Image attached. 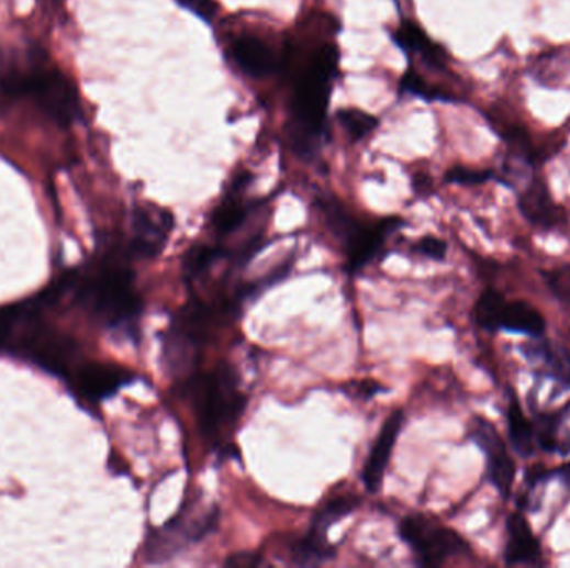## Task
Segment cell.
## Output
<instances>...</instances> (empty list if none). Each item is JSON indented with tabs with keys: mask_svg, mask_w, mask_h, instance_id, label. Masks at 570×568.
I'll use <instances>...</instances> for the list:
<instances>
[{
	"mask_svg": "<svg viewBox=\"0 0 570 568\" xmlns=\"http://www.w3.org/2000/svg\"><path fill=\"white\" fill-rule=\"evenodd\" d=\"M92 269L66 280L87 314L111 331L137 338L142 299L135 290V276L127 266L125 247H112Z\"/></svg>",
	"mask_w": 570,
	"mask_h": 568,
	"instance_id": "obj_1",
	"label": "cell"
},
{
	"mask_svg": "<svg viewBox=\"0 0 570 568\" xmlns=\"http://www.w3.org/2000/svg\"><path fill=\"white\" fill-rule=\"evenodd\" d=\"M182 386L208 438H219L246 412V393L241 390L239 377L227 361H221L211 372L190 376Z\"/></svg>",
	"mask_w": 570,
	"mask_h": 568,
	"instance_id": "obj_2",
	"label": "cell"
},
{
	"mask_svg": "<svg viewBox=\"0 0 570 568\" xmlns=\"http://www.w3.org/2000/svg\"><path fill=\"white\" fill-rule=\"evenodd\" d=\"M339 54L334 45H322L311 66L299 79L294 93V138L295 147L311 148L312 142L324 129L325 111L331 96L332 80L337 74Z\"/></svg>",
	"mask_w": 570,
	"mask_h": 568,
	"instance_id": "obj_3",
	"label": "cell"
},
{
	"mask_svg": "<svg viewBox=\"0 0 570 568\" xmlns=\"http://www.w3.org/2000/svg\"><path fill=\"white\" fill-rule=\"evenodd\" d=\"M221 318H228L222 303L209 305L201 299L190 300L177 312L164 335V358L180 383L194 376L202 345Z\"/></svg>",
	"mask_w": 570,
	"mask_h": 568,
	"instance_id": "obj_4",
	"label": "cell"
},
{
	"mask_svg": "<svg viewBox=\"0 0 570 568\" xmlns=\"http://www.w3.org/2000/svg\"><path fill=\"white\" fill-rule=\"evenodd\" d=\"M221 510L217 505L201 506V500L186 502L182 509L147 538L146 558L153 564L172 560L187 548L201 544L217 531Z\"/></svg>",
	"mask_w": 570,
	"mask_h": 568,
	"instance_id": "obj_5",
	"label": "cell"
},
{
	"mask_svg": "<svg viewBox=\"0 0 570 568\" xmlns=\"http://www.w3.org/2000/svg\"><path fill=\"white\" fill-rule=\"evenodd\" d=\"M322 211L328 229L343 242L347 254V269L350 274L364 269L384 248L389 234L402 225L399 219H385L376 225L360 224L356 219L350 218L336 200L332 202L324 200Z\"/></svg>",
	"mask_w": 570,
	"mask_h": 568,
	"instance_id": "obj_6",
	"label": "cell"
},
{
	"mask_svg": "<svg viewBox=\"0 0 570 568\" xmlns=\"http://www.w3.org/2000/svg\"><path fill=\"white\" fill-rule=\"evenodd\" d=\"M399 532L402 541L414 552L418 564L424 567H439L452 558L470 555L466 538L427 516H407L402 521Z\"/></svg>",
	"mask_w": 570,
	"mask_h": 568,
	"instance_id": "obj_7",
	"label": "cell"
},
{
	"mask_svg": "<svg viewBox=\"0 0 570 568\" xmlns=\"http://www.w3.org/2000/svg\"><path fill=\"white\" fill-rule=\"evenodd\" d=\"M174 229V215L160 207H137L132 215L131 257L154 258L163 252Z\"/></svg>",
	"mask_w": 570,
	"mask_h": 568,
	"instance_id": "obj_8",
	"label": "cell"
},
{
	"mask_svg": "<svg viewBox=\"0 0 570 568\" xmlns=\"http://www.w3.org/2000/svg\"><path fill=\"white\" fill-rule=\"evenodd\" d=\"M470 438L484 452L489 480L494 483L502 499H508L515 479V464L508 455L504 438L498 428L484 419H473Z\"/></svg>",
	"mask_w": 570,
	"mask_h": 568,
	"instance_id": "obj_9",
	"label": "cell"
},
{
	"mask_svg": "<svg viewBox=\"0 0 570 568\" xmlns=\"http://www.w3.org/2000/svg\"><path fill=\"white\" fill-rule=\"evenodd\" d=\"M134 380V374L128 370L122 369V367L105 366L98 361L77 367L76 372L72 374L77 393L92 402L114 396L119 389Z\"/></svg>",
	"mask_w": 570,
	"mask_h": 568,
	"instance_id": "obj_10",
	"label": "cell"
},
{
	"mask_svg": "<svg viewBox=\"0 0 570 568\" xmlns=\"http://www.w3.org/2000/svg\"><path fill=\"white\" fill-rule=\"evenodd\" d=\"M402 425H404V412L395 410L389 415L384 427L377 435L376 444L367 457L366 465L362 469V482L370 493H376L382 486L384 480L385 469H388L389 458H391L392 450H394L395 442H398L399 434H401Z\"/></svg>",
	"mask_w": 570,
	"mask_h": 568,
	"instance_id": "obj_11",
	"label": "cell"
},
{
	"mask_svg": "<svg viewBox=\"0 0 570 568\" xmlns=\"http://www.w3.org/2000/svg\"><path fill=\"white\" fill-rule=\"evenodd\" d=\"M518 209L530 224L546 231L556 229L560 222H563L562 209L554 203L546 182L539 177L530 180L529 186L522 190L518 196Z\"/></svg>",
	"mask_w": 570,
	"mask_h": 568,
	"instance_id": "obj_12",
	"label": "cell"
},
{
	"mask_svg": "<svg viewBox=\"0 0 570 568\" xmlns=\"http://www.w3.org/2000/svg\"><path fill=\"white\" fill-rule=\"evenodd\" d=\"M543 550L529 522L521 512L507 519V544L504 560L507 565H539Z\"/></svg>",
	"mask_w": 570,
	"mask_h": 568,
	"instance_id": "obj_13",
	"label": "cell"
},
{
	"mask_svg": "<svg viewBox=\"0 0 570 568\" xmlns=\"http://www.w3.org/2000/svg\"><path fill=\"white\" fill-rule=\"evenodd\" d=\"M235 64L250 77H266L276 73L280 59L276 52L256 35H241L232 45Z\"/></svg>",
	"mask_w": 570,
	"mask_h": 568,
	"instance_id": "obj_14",
	"label": "cell"
},
{
	"mask_svg": "<svg viewBox=\"0 0 570 568\" xmlns=\"http://www.w3.org/2000/svg\"><path fill=\"white\" fill-rule=\"evenodd\" d=\"M521 352L530 361L540 364L547 377L570 387V354L562 345L544 341L543 337H534L533 342L521 345Z\"/></svg>",
	"mask_w": 570,
	"mask_h": 568,
	"instance_id": "obj_15",
	"label": "cell"
},
{
	"mask_svg": "<svg viewBox=\"0 0 570 568\" xmlns=\"http://www.w3.org/2000/svg\"><path fill=\"white\" fill-rule=\"evenodd\" d=\"M499 331L512 332V334L529 335V337H544L546 334V321L536 307L524 300H505L499 319Z\"/></svg>",
	"mask_w": 570,
	"mask_h": 568,
	"instance_id": "obj_16",
	"label": "cell"
},
{
	"mask_svg": "<svg viewBox=\"0 0 570 568\" xmlns=\"http://www.w3.org/2000/svg\"><path fill=\"white\" fill-rule=\"evenodd\" d=\"M569 410L540 413L534 419V438L540 450L547 454L567 455L570 452V434H562L563 417Z\"/></svg>",
	"mask_w": 570,
	"mask_h": 568,
	"instance_id": "obj_17",
	"label": "cell"
},
{
	"mask_svg": "<svg viewBox=\"0 0 570 568\" xmlns=\"http://www.w3.org/2000/svg\"><path fill=\"white\" fill-rule=\"evenodd\" d=\"M395 42L405 51L421 52L431 66L440 67L446 66L447 54L440 45L434 44L425 32L418 25L412 22H404L394 34Z\"/></svg>",
	"mask_w": 570,
	"mask_h": 568,
	"instance_id": "obj_18",
	"label": "cell"
},
{
	"mask_svg": "<svg viewBox=\"0 0 570 568\" xmlns=\"http://www.w3.org/2000/svg\"><path fill=\"white\" fill-rule=\"evenodd\" d=\"M507 432L512 447L522 457H530L536 452V438H534L533 422L522 412L521 403L511 397L507 405Z\"/></svg>",
	"mask_w": 570,
	"mask_h": 568,
	"instance_id": "obj_19",
	"label": "cell"
},
{
	"mask_svg": "<svg viewBox=\"0 0 570 568\" xmlns=\"http://www.w3.org/2000/svg\"><path fill=\"white\" fill-rule=\"evenodd\" d=\"M250 207L241 202L235 193H231L212 214L211 224L219 237H227L246 224Z\"/></svg>",
	"mask_w": 570,
	"mask_h": 568,
	"instance_id": "obj_20",
	"label": "cell"
},
{
	"mask_svg": "<svg viewBox=\"0 0 570 568\" xmlns=\"http://www.w3.org/2000/svg\"><path fill=\"white\" fill-rule=\"evenodd\" d=\"M336 547L328 544L325 535L317 534V532L309 531L302 541L295 544L292 550L294 561L301 567H315V565L325 564L336 558Z\"/></svg>",
	"mask_w": 570,
	"mask_h": 568,
	"instance_id": "obj_21",
	"label": "cell"
},
{
	"mask_svg": "<svg viewBox=\"0 0 570 568\" xmlns=\"http://www.w3.org/2000/svg\"><path fill=\"white\" fill-rule=\"evenodd\" d=\"M360 505V497L347 493V495L336 497L331 502L324 503L321 509L315 512L314 519L311 522L309 531L317 532L321 535H327L331 525L343 521L350 512Z\"/></svg>",
	"mask_w": 570,
	"mask_h": 568,
	"instance_id": "obj_22",
	"label": "cell"
},
{
	"mask_svg": "<svg viewBox=\"0 0 570 568\" xmlns=\"http://www.w3.org/2000/svg\"><path fill=\"white\" fill-rule=\"evenodd\" d=\"M222 258H227V248L221 245H194L183 257V277L187 280L199 279Z\"/></svg>",
	"mask_w": 570,
	"mask_h": 568,
	"instance_id": "obj_23",
	"label": "cell"
},
{
	"mask_svg": "<svg viewBox=\"0 0 570 568\" xmlns=\"http://www.w3.org/2000/svg\"><path fill=\"white\" fill-rule=\"evenodd\" d=\"M504 303L505 297L501 292L494 289L484 290L473 307V321L484 331L498 332Z\"/></svg>",
	"mask_w": 570,
	"mask_h": 568,
	"instance_id": "obj_24",
	"label": "cell"
},
{
	"mask_svg": "<svg viewBox=\"0 0 570 568\" xmlns=\"http://www.w3.org/2000/svg\"><path fill=\"white\" fill-rule=\"evenodd\" d=\"M340 124L346 129L347 134L354 138V141H359V138L366 137L372 129H376L377 119L372 118V115L366 114L362 111H356V109H349V111H340L339 115Z\"/></svg>",
	"mask_w": 570,
	"mask_h": 568,
	"instance_id": "obj_25",
	"label": "cell"
},
{
	"mask_svg": "<svg viewBox=\"0 0 570 568\" xmlns=\"http://www.w3.org/2000/svg\"><path fill=\"white\" fill-rule=\"evenodd\" d=\"M402 89L405 92L414 93V96L424 97V99H450L447 93L443 90L434 89V87L427 86L422 77H418L414 70H409L402 79Z\"/></svg>",
	"mask_w": 570,
	"mask_h": 568,
	"instance_id": "obj_26",
	"label": "cell"
},
{
	"mask_svg": "<svg viewBox=\"0 0 570 568\" xmlns=\"http://www.w3.org/2000/svg\"><path fill=\"white\" fill-rule=\"evenodd\" d=\"M494 174L491 170L467 169V167H454L446 174L447 182L460 183V186H478L488 182Z\"/></svg>",
	"mask_w": 570,
	"mask_h": 568,
	"instance_id": "obj_27",
	"label": "cell"
},
{
	"mask_svg": "<svg viewBox=\"0 0 570 568\" xmlns=\"http://www.w3.org/2000/svg\"><path fill=\"white\" fill-rule=\"evenodd\" d=\"M414 250L433 260H444L447 254V244L437 237H424L414 245Z\"/></svg>",
	"mask_w": 570,
	"mask_h": 568,
	"instance_id": "obj_28",
	"label": "cell"
},
{
	"mask_svg": "<svg viewBox=\"0 0 570 568\" xmlns=\"http://www.w3.org/2000/svg\"><path fill=\"white\" fill-rule=\"evenodd\" d=\"M546 279L559 299H570V269L554 270V272L547 274Z\"/></svg>",
	"mask_w": 570,
	"mask_h": 568,
	"instance_id": "obj_29",
	"label": "cell"
},
{
	"mask_svg": "<svg viewBox=\"0 0 570 568\" xmlns=\"http://www.w3.org/2000/svg\"><path fill=\"white\" fill-rule=\"evenodd\" d=\"M177 4L182 5L187 11L194 12L204 21H211L217 12V4L214 0H177Z\"/></svg>",
	"mask_w": 570,
	"mask_h": 568,
	"instance_id": "obj_30",
	"label": "cell"
},
{
	"mask_svg": "<svg viewBox=\"0 0 570 568\" xmlns=\"http://www.w3.org/2000/svg\"><path fill=\"white\" fill-rule=\"evenodd\" d=\"M225 565L239 568L257 567V565H262V557L257 554H235L225 560Z\"/></svg>",
	"mask_w": 570,
	"mask_h": 568,
	"instance_id": "obj_31",
	"label": "cell"
},
{
	"mask_svg": "<svg viewBox=\"0 0 570 568\" xmlns=\"http://www.w3.org/2000/svg\"><path fill=\"white\" fill-rule=\"evenodd\" d=\"M549 477V470L544 469L543 465H534L533 469L527 470L526 482L529 489H536L537 483L546 482Z\"/></svg>",
	"mask_w": 570,
	"mask_h": 568,
	"instance_id": "obj_32",
	"label": "cell"
},
{
	"mask_svg": "<svg viewBox=\"0 0 570 568\" xmlns=\"http://www.w3.org/2000/svg\"><path fill=\"white\" fill-rule=\"evenodd\" d=\"M552 476L559 477V479L562 480L563 486H566V489L570 492V461L569 464L559 467V469L554 470V472H550V477Z\"/></svg>",
	"mask_w": 570,
	"mask_h": 568,
	"instance_id": "obj_33",
	"label": "cell"
}]
</instances>
